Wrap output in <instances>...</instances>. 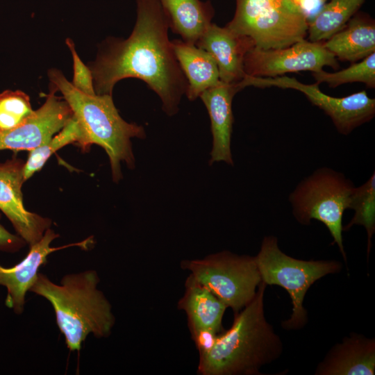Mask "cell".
I'll list each match as a JSON object with an SVG mask.
<instances>
[{
    "label": "cell",
    "instance_id": "6da1fadb",
    "mask_svg": "<svg viewBox=\"0 0 375 375\" xmlns=\"http://www.w3.org/2000/svg\"><path fill=\"white\" fill-rule=\"evenodd\" d=\"M137 18L126 40L109 41L90 70L97 94H110L126 78L144 81L169 116L177 113L188 81L168 38L169 18L159 0H135Z\"/></svg>",
    "mask_w": 375,
    "mask_h": 375
},
{
    "label": "cell",
    "instance_id": "7a4b0ae2",
    "mask_svg": "<svg viewBox=\"0 0 375 375\" xmlns=\"http://www.w3.org/2000/svg\"><path fill=\"white\" fill-rule=\"evenodd\" d=\"M266 284L261 281L253 299L235 313L229 329L199 349L201 375H251L276 360L283 343L264 312Z\"/></svg>",
    "mask_w": 375,
    "mask_h": 375
},
{
    "label": "cell",
    "instance_id": "3957f363",
    "mask_svg": "<svg viewBox=\"0 0 375 375\" xmlns=\"http://www.w3.org/2000/svg\"><path fill=\"white\" fill-rule=\"evenodd\" d=\"M99 282L93 269L66 274L58 284L39 272L29 290L51 303L71 351H79L90 334L97 338L108 337L115 325L112 306L99 290Z\"/></svg>",
    "mask_w": 375,
    "mask_h": 375
},
{
    "label": "cell",
    "instance_id": "277c9868",
    "mask_svg": "<svg viewBox=\"0 0 375 375\" xmlns=\"http://www.w3.org/2000/svg\"><path fill=\"white\" fill-rule=\"evenodd\" d=\"M53 86L62 93L73 116L82 128L88 145L101 147L109 157L112 178L118 182L122 176L121 162L129 168L135 166L131 138H144L142 126L124 120L115 108L112 95L87 94L74 87L58 70L49 72Z\"/></svg>",
    "mask_w": 375,
    "mask_h": 375
},
{
    "label": "cell",
    "instance_id": "5b68a950",
    "mask_svg": "<svg viewBox=\"0 0 375 375\" xmlns=\"http://www.w3.org/2000/svg\"><path fill=\"white\" fill-rule=\"evenodd\" d=\"M233 19L226 25L251 38L262 49L287 47L305 39L308 20L293 0H235Z\"/></svg>",
    "mask_w": 375,
    "mask_h": 375
},
{
    "label": "cell",
    "instance_id": "8992f818",
    "mask_svg": "<svg viewBox=\"0 0 375 375\" xmlns=\"http://www.w3.org/2000/svg\"><path fill=\"white\" fill-rule=\"evenodd\" d=\"M255 260L261 281L266 285L282 287L290 297L292 313L282 323L283 328L289 330L301 328L307 322L303 302L310 287L316 281L337 273L342 268L341 263L335 260L294 258L281 250L278 239L272 235L264 238Z\"/></svg>",
    "mask_w": 375,
    "mask_h": 375
},
{
    "label": "cell",
    "instance_id": "52a82bcc",
    "mask_svg": "<svg viewBox=\"0 0 375 375\" xmlns=\"http://www.w3.org/2000/svg\"><path fill=\"white\" fill-rule=\"evenodd\" d=\"M355 186L342 173L328 167L315 170L289 195L292 214L303 225L316 219L323 223L346 260L342 240V216Z\"/></svg>",
    "mask_w": 375,
    "mask_h": 375
},
{
    "label": "cell",
    "instance_id": "ba28073f",
    "mask_svg": "<svg viewBox=\"0 0 375 375\" xmlns=\"http://www.w3.org/2000/svg\"><path fill=\"white\" fill-rule=\"evenodd\" d=\"M181 267L235 313L253 299L262 281L255 256L227 251L183 260Z\"/></svg>",
    "mask_w": 375,
    "mask_h": 375
},
{
    "label": "cell",
    "instance_id": "9c48e42d",
    "mask_svg": "<svg viewBox=\"0 0 375 375\" xmlns=\"http://www.w3.org/2000/svg\"><path fill=\"white\" fill-rule=\"evenodd\" d=\"M244 85L266 88L275 86L297 90L329 116L338 131L348 135L356 128L371 121L375 115V99L365 90L343 97H333L322 92L317 83L304 84L288 76L256 77L247 76Z\"/></svg>",
    "mask_w": 375,
    "mask_h": 375
},
{
    "label": "cell",
    "instance_id": "30bf717a",
    "mask_svg": "<svg viewBox=\"0 0 375 375\" xmlns=\"http://www.w3.org/2000/svg\"><path fill=\"white\" fill-rule=\"evenodd\" d=\"M325 66L339 67L336 58L323 42L303 39L287 47L251 48L244 58V71L250 76L276 77L288 72H317Z\"/></svg>",
    "mask_w": 375,
    "mask_h": 375
},
{
    "label": "cell",
    "instance_id": "8fae6325",
    "mask_svg": "<svg viewBox=\"0 0 375 375\" xmlns=\"http://www.w3.org/2000/svg\"><path fill=\"white\" fill-rule=\"evenodd\" d=\"M58 237V234L49 228L40 240L30 245L28 253L21 262L11 267H5L0 264V285L7 290L5 304L17 315L24 312L26 293L35 283L39 269L47 262L49 254L71 247L87 249L93 241L90 237L76 243L58 247H50Z\"/></svg>",
    "mask_w": 375,
    "mask_h": 375
},
{
    "label": "cell",
    "instance_id": "7c38bea8",
    "mask_svg": "<svg viewBox=\"0 0 375 375\" xmlns=\"http://www.w3.org/2000/svg\"><path fill=\"white\" fill-rule=\"evenodd\" d=\"M24 165L25 162L15 158L0 163V210L17 234L31 245L41 239L51 222L24 206L22 187L25 182Z\"/></svg>",
    "mask_w": 375,
    "mask_h": 375
},
{
    "label": "cell",
    "instance_id": "4fadbf2b",
    "mask_svg": "<svg viewBox=\"0 0 375 375\" xmlns=\"http://www.w3.org/2000/svg\"><path fill=\"white\" fill-rule=\"evenodd\" d=\"M73 112L65 100L51 92L44 103L19 126L0 131V150L31 151L47 142L72 119Z\"/></svg>",
    "mask_w": 375,
    "mask_h": 375
},
{
    "label": "cell",
    "instance_id": "5bb4252c",
    "mask_svg": "<svg viewBox=\"0 0 375 375\" xmlns=\"http://www.w3.org/2000/svg\"><path fill=\"white\" fill-rule=\"evenodd\" d=\"M185 288L178 308L185 312L192 340L199 349L209 344L220 331L227 307L191 275Z\"/></svg>",
    "mask_w": 375,
    "mask_h": 375
},
{
    "label": "cell",
    "instance_id": "9a60e30c",
    "mask_svg": "<svg viewBox=\"0 0 375 375\" xmlns=\"http://www.w3.org/2000/svg\"><path fill=\"white\" fill-rule=\"evenodd\" d=\"M195 44L214 58L220 81L238 83L247 76L244 71V58L255 47L251 38L238 35L226 26L220 27L211 23Z\"/></svg>",
    "mask_w": 375,
    "mask_h": 375
},
{
    "label": "cell",
    "instance_id": "2e32d148",
    "mask_svg": "<svg viewBox=\"0 0 375 375\" xmlns=\"http://www.w3.org/2000/svg\"><path fill=\"white\" fill-rule=\"evenodd\" d=\"M242 90L240 83L228 84L220 81L217 85L203 91L199 96L210 119L212 148L210 165L224 162L233 165L231 149L234 122L232 101L235 94Z\"/></svg>",
    "mask_w": 375,
    "mask_h": 375
},
{
    "label": "cell",
    "instance_id": "e0dca14e",
    "mask_svg": "<svg viewBox=\"0 0 375 375\" xmlns=\"http://www.w3.org/2000/svg\"><path fill=\"white\" fill-rule=\"evenodd\" d=\"M375 372V340L352 334L329 351L315 374L373 375Z\"/></svg>",
    "mask_w": 375,
    "mask_h": 375
},
{
    "label": "cell",
    "instance_id": "ac0fdd59",
    "mask_svg": "<svg viewBox=\"0 0 375 375\" xmlns=\"http://www.w3.org/2000/svg\"><path fill=\"white\" fill-rule=\"evenodd\" d=\"M323 44L340 60H361L375 52L374 19L367 13L356 12L344 28Z\"/></svg>",
    "mask_w": 375,
    "mask_h": 375
},
{
    "label": "cell",
    "instance_id": "d6986e66",
    "mask_svg": "<svg viewBox=\"0 0 375 375\" xmlns=\"http://www.w3.org/2000/svg\"><path fill=\"white\" fill-rule=\"evenodd\" d=\"M172 45L187 79L185 94L190 101L220 82L218 67L208 52L195 44L180 40H172Z\"/></svg>",
    "mask_w": 375,
    "mask_h": 375
},
{
    "label": "cell",
    "instance_id": "ffe728a7",
    "mask_svg": "<svg viewBox=\"0 0 375 375\" xmlns=\"http://www.w3.org/2000/svg\"><path fill=\"white\" fill-rule=\"evenodd\" d=\"M172 31L186 42L196 44L211 24L215 10L208 0H159Z\"/></svg>",
    "mask_w": 375,
    "mask_h": 375
},
{
    "label": "cell",
    "instance_id": "44dd1931",
    "mask_svg": "<svg viewBox=\"0 0 375 375\" xmlns=\"http://www.w3.org/2000/svg\"><path fill=\"white\" fill-rule=\"evenodd\" d=\"M365 0H331L308 22V40L324 42L340 31Z\"/></svg>",
    "mask_w": 375,
    "mask_h": 375
},
{
    "label": "cell",
    "instance_id": "7402d4cb",
    "mask_svg": "<svg viewBox=\"0 0 375 375\" xmlns=\"http://www.w3.org/2000/svg\"><path fill=\"white\" fill-rule=\"evenodd\" d=\"M71 143H77L83 149L89 147L85 133L74 116L58 134L53 135L45 144L30 151L24 168L25 181L39 171L55 151Z\"/></svg>",
    "mask_w": 375,
    "mask_h": 375
},
{
    "label": "cell",
    "instance_id": "603a6c76",
    "mask_svg": "<svg viewBox=\"0 0 375 375\" xmlns=\"http://www.w3.org/2000/svg\"><path fill=\"white\" fill-rule=\"evenodd\" d=\"M349 208L354 211L350 222L343 227L349 229L355 224L365 227L367 234V251L369 252L371 240L375 231V173L359 187L354 188L349 203Z\"/></svg>",
    "mask_w": 375,
    "mask_h": 375
},
{
    "label": "cell",
    "instance_id": "cb8c5ba5",
    "mask_svg": "<svg viewBox=\"0 0 375 375\" xmlns=\"http://www.w3.org/2000/svg\"><path fill=\"white\" fill-rule=\"evenodd\" d=\"M316 83H327L331 88L348 83L360 82L368 88H375V52L355 62L349 67L333 73L323 69L312 72Z\"/></svg>",
    "mask_w": 375,
    "mask_h": 375
},
{
    "label": "cell",
    "instance_id": "d4e9b609",
    "mask_svg": "<svg viewBox=\"0 0 375 375\" xmlns=\"http://www.w3.org/2000/svg\"><path fill=\"white\" fill-rule=\"evenodd\" d=\"M29 97L20 90H5L0 93V131L13 128L31 116Z\"/></svg>",
    "mask_w": 375,
    "mask_h": 375
},
{
    "label": "cell",
    "instance_id": "484cf974",
    "mask_svg": "<svg viewBox=\"0 0 375 375\" xmlns=\"http://www.w3.org/2000/svg\"><path fill=\"white\" fill-rule=\"evenodd\" d=\"M65 42L73 58L74 76L72 84L75 88L85 94H96L93 76L90 69L79 58L73 41L67 38Z\"/></svg>",
    "mask_w": 375,
    "mask_h": 375
},
{
    "label": "cell",
    "instance_id": "4316f807",
    "mask_svg": "<svg viewBox=\"0 0 375 375\" xmlns=\"http://www.w3.org/2000/svg\"><path fill=\"white\" fill-rule=\"evenodd\" d=\"M26 244L20 236L11 233L0 223V251L14 253L20 250Z\"/></svg>",
    "mask_w": 375,
    "mask_h": 375
},
{
    "label": "cell",
    "instance_id": "83f0119b",
    "mask_svg": "<svg viewBox=\"0 0 375 375\" xmlns=\"http://www.w3.org/2000/svg\"><path fill=\"white\" fill-rule=\"evenodd\" d=\"M301 9L308 22L319 12L327 0H293Z\"/></svg>",
    "mask_w": 375,
    "mask_h": 375
}]
</instances>
